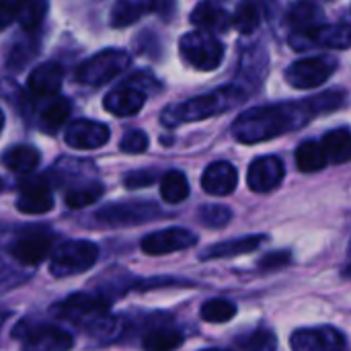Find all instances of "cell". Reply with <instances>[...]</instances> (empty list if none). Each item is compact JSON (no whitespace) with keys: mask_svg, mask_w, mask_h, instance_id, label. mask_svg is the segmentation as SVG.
Wrapping results in <instances>:
<instances>
[{"mask_svg":"<svg viewBox=\"0 0 351 351\" xmlns=\"http://www.w3.org/2000/svg\"><path fill=\"white\" fill-rule=\"evenodd\" d=\"M119 148L128 154H140L148 148V136L140 130H132L121 138Z\"/></svg>","mask_w":351,"mask_h":351,"instance_id":"cell-36","label":"cell"},{"mask_svg":"<svg viewBox=\"0 0 351 351\" xmlns=\"http://www.w3.org/2000/svg\"><path fill=\"white\" fill-rule=\"evenodd\" d=\"M128 66H130V53L113 47V49L99 51L97 56L86 60L78 68L76 78L84 84L101 86V84H107L109 80H113L115 76H119Z\"/></svg>","mask_w":351,"mask_h":351,"instance_id":"cell-6","label":"cell"},{"mask_svg":"<svg viewBox=\"0 0 351 351\" xmlns=\"http://www.w3.org/2000/svg\"><path fill=\"white\" fill-rule=\"evenodd\" d=\"M284 162L278 156H259L251 162L247 183L255 193H269L284 181Z\"/></svg>","mask_w":351,"mask_h":351,"instance_id":"cell-15","label":"cell"},{"mask_svg":"<svg viewBox=\"0 0 351 351\" xmlns=\"http://www.w3.org/2000/svg\"><path fill=\"white\" fill-rule=\"evenodd\" d=\"M197 243V237L191 230L185 228H165L158 232H152L148 237L142 239L140 247L146 255H169V253H177V251H185L191 249Z\"/></svg>","mask_w":351,"mask_h":351,"instance_id":"cell-13","label":"cell"},{"mask_svg":"<svg viewBox=\"0 0 351 351\" xmlns=\"http://www.w3.org/2000/svg\"><path fill=\"white\" fill-rule=\"evenodd\" d=\"M306 41L323 45V47H331V49H348L351 47V27L346 23L321 25L308 35Z\"/></svg>","mask_w":351,"mask_h":351,"instance_id":"cell-24","label":"cell"},{"mask_svg":"<svg viewBox=\"0 0 351 351\" xmlns=\"http://www.w3.org/2000/svg\"><path fill=\"white\" fill-rule=\"evenodd\" d=\"M2 165L14 173H31L39 165V152L27 144L12 146L2 154Z\"/></svg>","mask_w":351,"mask_h":351,"instance_id":"cell-27","label":"cell"},{"mask_svg":"<svg viewBox=\"0 0 351 351\" xmlns=\"http://www.w3.org/2000/svg\"><path fill=\"white\" fill-rule=\"evenodd\" d=\"M70 111H72V105H70L68 99H58V101L49 103V105L43 109L41 119H39L43 132H49V134L58 132V130L66 123Z\"/></svg>","mask_w":351,"mask_h":351,"instance_id":"cell-31","label":"cell"},{"mask_svg":"<svg viewBox=\"0 0 351 351\" xmlns=\"http://www.w3.org/2000/svg\"><path fill=\"white\" fill-rule=\"evenodd\" d=\"M321 144L327 152L329 162L346 165L351 160V132L348 128H339V130L329 132Z\"/></svg>","mask_w":351,"mask_h":351,"instance_id":"cell-25","label":"cell"},{"mask_svg":"<svg viewBox=\"0 0 351 351\" xmlns=\"http://www.w3.org/2000/svg\"><path fill=\"white\" fill-rule=\"evenodd\" d=\"M343 276H346V278H351V261L348 263V265H346V269H343Z\"/></svg>","mask_w":351,"mask_h":351,"instance_id":"cell-39","label":"cell"},{"mask_svg":"<svg viewBox=\"0 0 351 351\" xmlns=\"http://www.w3.org/2000/svg\"><path fill=\"white\" fill-rule=\"evenodd\" d=\"M288 23L290 27L294 29L296 35L302 37V41L308 39V35L319 29L323 23V10L315 4V2H308V0H302V2H296L290 12H288Z\"/></svg>","mask_w":351,"mask_h":351,"instance_id":"cell-19","label":"cell"},{"mask_svg":"<svg viewBox=\"0 0 351 351\" xmlns=\"http://www.w3.org/2000/svg\"><path fill=\"white\" fill-rule=\"evenodd\" d=\"M245 101V93L239 86H222L212 93L193 97L183 103H175L162 111V123L169 128L181 125V123H191V121H202L214 115H220L224 111L234 109Z\"/></svg>","mask_w":351,"mask_h":351,"instance_id":"cell-2","label":"cell"},{"mask_svg":"<svg viewBox=\"0 0 351 351\" xmlns=\"http://www.w3.org/2000/svg\"><path fill=\"white\" fill-rule=\"evenodd\" d=\"M160 195L167 204H181L189 197V183L181 171H169L160 179Z\"/></svg>","mask_w":351,"mask_h":351,"instance_id":"cell-29","label":"cell"},{"mask_svg":"<svg viewBox=\"0 0 351 351\" xmlns=\"http://www.w3.org/2000/svg\"><path fill=\"white\" fill-rule=\"evenodd\" d=\"M2 125H4V113L0 111V130H2Z\"/></svg>","mask_w":351,"mask_h":351,"instance_id":"cell-41","label":"cell"},{"mask_svg":"<svg viewBox=\"0 0 351 351\" xmlns=\"http://www.w3.org/2000/svg\"><path fill=\"white\" fill-rule=\"evenodd\" d=\"M62 80H64V72L58 64L53 62L41 64L29 74V90L35 97H49L60 90Z\"/></svg>","mask_w":351,"mask_h":351,"instance_id":"cell-20","label":"cell"},{"mask_svg":"<svg viewBox=\"0 0 351 351\" xmlns=\"http://www.w3.org/2000/svg\"><path fill=\"white\" fill-rule=\"evenodd\" d=\"M74 346V337L49 323H39L29 327L25 333H21V348L23 351H68Z\"/></svg>","mask_w":351,"mask_h":351,"instance_id":"cell-11","label":"cell"},{"mask_svg":"<svg viewBox=\"0 0 351 351\" xmlns=\"http://www.w3.org/2000/svg\"><path fill=\"white\" fill-rule=\"evenodd\" d=\"M2 187H4V183H2V179H0V191H2Z\"/></svg>","mask_w":351,"mask_h":351,"instance_id":"cell-42","label":"cell"},{"mask_svg":"<svg viewBox=\"0 0 351 351\" xmlns=\"http://www.w3.org/2000/svg\"><path fill=\"white\" fill-rule=\"evenodd\" d=\"M146 103V95L132 86L130 82L111 90L105 101H103V107L111 113V115H117V117H130V115H136Z\"/></svg>","mask_w":351,"mask_h":351,"instance_id":"cell-18","label":"cell"},{"mask_svg":"<svg viewBox=\"0 0 351 351\" xmlns=\"http://www.w3.org/2000/svg\"><path fill=\"white\" fill-rule=\"evenodd\" d=\"M47 12V0H0V29L19 23L25 31H35Z\"/></svg>","mask_w":351,"mask_h":351,"instance_id":"cell-10","label":"cell"},{"mask_svg":"<svg viewBox=\"0 0 351 351\" xmlns=\"http://www.w3.org/2000/svg\"><path fill=\"white\" fill-rule=\"evenodd\" d=\"M109 128L93 119H76L66 125L64 140L76 150H95L109 142Z\"/></svg>","mask_w":351,"mask_h":351,"instance_id":"cell-14","label":"cell"},{"mask_svg":"<svg viewBox=\"0 0 351 351\" xmlns=\"http://www.w3.org/2000/svg\"><path fill=\"white\" fill-rule=\"evenodd\" d=\"M158 214L160 210L150 202H121L101 208L97 212V222L107 228H125L144 224Z\"/></svg>","mask_w":351,"mask_h":351,"instance_id":"cell-7","label":"cell"},{"mask_svg":"<svg viewBox=\"0 0 351 351\" xmlns=\"http://www.w3.org/2000/svg\"><path fill=\"white\" fill-rule=\"evenodd\" d=\"M259 23H261V12H259L257 2L255 0H243L232 14V25L241 33L249 35L259 27Z\"/></svg>","mask_w":351,"mask_h":351,"instance_id":"cell-32","label":"cell"},{"mask_svg":"<svg viewBox=\"0 0 351 351\" xmlns=\"http://www.w3.org/2000/svg\"><path fill=\"white\" fill-rule=\"evenodd\" d=\"M179 51L189 66L204 72L216 70L224 58V45L214 37V33L202 29L183 35L179 41Z\"/></svg>","mask_w":351,"mask_h":351,"instance_id":"cell-5","label":"cell"},{"mask_svg":"<svg viewBox=\"0 0 351 351\" xmlns=\"http://www.w3.org/2000/svg\"><path fill=\"white\" fill-rule=\"evenodd\" d=\"M191 23L195 27H199L202 31H226L230 25H232V16L224 10V8H218L210 2H202L193 8L191 12Z\"/></svg>","mask_w":351,"mask_h":351,"instance_id":"cell-23","label":"cell"},{"mask_svg":"<svg viewBox=\"0 0 351 351\" xmlns=\"http://www.w3.org/2000/svg\"><path fill=\"white\" fill-rule=\"evenodd\" d=\"M292 351H346L348 341L341 331L333 327L298 329L290 339Z\"/></svg>","mask_w":351,"mask_h":351,"instance_id":"cell-12","label":"cell"},{"mask_svg":"<svg viewBox=\"0 0 351 351\" xmlns=\"http://www.w3.org/2000/svg\"><path fill=\"white\" fill-rule=\"evenodd\" d=\"M239 183V173L237 169L230 165V162H224V160H218V162H212L206 171H204V177H202V187L206 193L210 195H216V197H222V195H230L234 191Z\"/></svg>","mask_w":351,"mask_h":351,"instance_id":"cell-17","label":"cell"},{"mask_svg":"<svg viewBox=\"0 0 351 351\" xmlns=\"http://www.w3.org/2000/svg\"><path fill=\"white\" fill-rule=\"evenodd\" d=\"M290 261V253L288 251H278V253H269L259 261V269L267 271V269H280L282 265H286Z\"/></svg>","mask_w":351,"mask_h":351,"instance_id":"cell-38","label":"cell"},{"mask_svg":"<svg viewBox=\"0 0 351 351\" xmlns=\"http://www.w3.org/2000/svg\"><path fill=\"white\" fill-rule=\"evenodd\" d=\"M335 68H337V62L329 56L304 58V60L294 62L286 70V80L294 88H302V90L304 88H317L331 78Z\"/></svg>","mask_w":351,"mask_h":351,"instance_id":"cell-9","label":"cell"},{"mask_svg":"<svg viewBox=\"0 0 351 351\" xmlns=\"http://www.w3.org/2000/svg\"><path fill=\"white\" fill-rule=\"evenodd\" d=\"M156 181V173L154 171H134L125 177V187L128 189H140V187H148Z\"/></svg>","mask_w":351,"mask_h":351,"instance_id":"cell-37","label":"cell"},{"mask_svg":"<svg viewBox=\"0 0 351 351\" xmlns=\"http://www.w3.org/2000/svg\"><path fill=\"white\" fill-rule=\"evenodd\" d=\"M51 313L64 321H70L78 327H93L97 321L107 317L109 313V300L101 294H88V292H78L62 302H58Z\"/></svg>","mask_w":351,"mask_h":351,"instance_id":"cell-4","label":"cell"},{"mask_svg":"<svg viewBox=\"0 0 351 351\" xmlns=\"http://www.w3.org/2000/svg\"><path fill=\"white\" fill-rule=\"evenodd\" d=\"M53 245H56V239L51 232L29 230L10 241L8 253L16 263L25 265V267H35L53 253Z\"/></svg>","mask_w":351,"mask_h":351,"instance_id":"cell-8","label":"cell"},{"mask_svg":"<svg viewBox=\"0 0 351 351\" xmlns=\"http://www.w3.org/2000/svg\"><path fill=\"white\" fill-rule=\"evenodd\" d=\"M199 315H202V319L206 323H228L237 315V306L230 300L214 298V300H208L202 306Z\"/></svg>","mask_w":351,"mask_h":351,"instance_id":"cell-34","label":"cell"},{"mask_svg":"<svg viewBox=\"0 0 351 351\" xmlns=\"http://www.w3.org/2000/svg\"><path fill=\"white\" fill-rule=\"evenodd\" d=\"M101 195H103V185L99 181H84V183L74 185V187L68 189L66 206L72 208V210H80V208H86V206L95 204Z\"/></svg>","mask_w":351,"mask_h":351,"instance_id":"cell-30","label":"cell"},{"mask_svg":"<svg viewBox=\"0 0 351 351\" xmlns=\"http://www.w3.org/2000/svg\"><path fill=\"white\" fill-rule=\"evenodd\" d=\"M327 162H329L327 152H325L323 144L317 140H308V142L300 144L296 150V165L302 173L323 171L327 167Z\"/></svg>","mask_w":351,"mask_h":351,"instance_id":"cell-28","label":"cell"},{"mask_svg":"<svg viewBox=\"0 0 351 351\" xmlns=\"http://www.w3.org/2000/svg\"><path fill=\"white\" fill-rule=\"evenodd\" d=\"M343 90H329L300 103H274L245 111L232 123V136L243 144L274 140L282 134L300 130L313 117L341 107Z\"/></svg>","mask_w":351,"mask_h":351,"instance_id":"cell-1","label":"cell"},{"mask_svg":"<svg viewBox=\"0 0 351 351\" xmlns=\"http://www.w3.org/2000/svg\"><path fill=\"white\" fill-rule=\"evenodd\" d=\"M16 208L19 212L29 214V216L47 214L53 208V195H51L49 185L43 179H31V181L21 183Z\"/></svg>","mask_w":351,"mask_h":351,"instance_id":"cell-16","label":"cell"},{"mask_svg":"<svg viewBox=\"0 0 351 351\" xmlns=\"http://www.w3.org/2000/svg\"><path fill=\"white\" fill-rule=\"evenodd\" d=\"M99 259V247L90 241H66L58 245L49 259L53 278H70L88 271Z\"/></svg>","mask_w":351,"mask_h":351,"instance_id":"cell-3","label":"cell"},{"mask_svg":"<svg viewBox=\"0 0 351 351\" xmlns=\"http://www.w3.org/2000/svg\"><path fill=\"white\" fill-rule=\"evenodd\" d=\"M237 346L243 351H276L278 337L269 329H255L253 333L237 339Z\"/></svg>","mask_w":351,"mask_h":351,"instance_id":"cell-33","label":"cell"},{"mask_svg":"<svg viewBox=\"0 0 351 351\" xmlns=\"http://www.w3.org/2000/svg\"><path fill=\"white\" fill-rule=\"evenodd\" d=\"M181 343H183L181 331H177L175 327H169V325L154 327L142 337L144 351H173L177 350Z\"/></svg>","mask_w":351,"mask_h":351,"instance_id":"cell-26","label":"cell"},{"mask_svg":"<svg viewBox=\"0 0 351 351\" xmlns=\"http://www.w3.org/2000/svg\"><path fill=\"white\" fill-rule=\"evenodd\" d=\"M4 321H6V315H0V331H2V327H4Z\"/></svg>","mask_w":351,"mask_h":351,"instance_id":"cell-40","label":"cell"},{"mask_svg":"<svg viewBox=\"0 0 351 351\" xmlns=\"http://www.w3.org/2000/svg\"><path fill=\"white\" fill-rule=\"evenodd\" d=\"M158 0H115L113 10H111V25L121 29L130 27L144 14L156 8Z\"/></svg>","mask_w":351,"mask_h":351,"instance_id":"cell-22","label":"cell"},{"mask_svg":"<svg viewBox=\"0 0 351 351\" xmlns=\"http://www.w3.org/2000/svg\"><path fill=\"white\" fill-rule=\"evenodd\" d=\"M204 351H226V350H204Z\"/></svg>","mask_w":351,"mask_h":351,"instance_id":"cell-43","label":"cell"},{"mask_svg":"<svg viewBox=\"0 0 351 351\" xmlns=\"http://www.w3.org/2000/svg\"><path fill=\"white\" fill-rule=\"evenodd\" d=\"M267 241L265 234H253V237H243V239H234V241H226V243H218L210 249H206V253L202 255L204 261L208 259H228V257H239V255H247L257 251L263 243Z\"/></svg>","mask_w":351,"mask_h":351,"instance_id":"cell-21","label":"cell"},{"mask_svg":"<svg viewBox=\"0 0 351 351\" xmlns=\"http://www.w3.org/2000/svg\"><path fill=\"white\" fill-rule=\"evenodd\" d=\"M197 218H199V222H202L206 228H224V226L230 222L232 212H230L226 206L208 204V206H202V208H199Z\"/></svg>","mask_w":351,"mask_h":351,"instance_id":"cell-35","label":"cell"}]
</instances>
